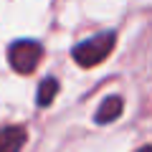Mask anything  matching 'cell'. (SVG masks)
I'll list each match as a JSON object with an SVG mask.
<instances>
[{"instance_id":"1","label":"cell","mask_w":152,"mask_h":152,"mask_svg":"<svg viewBox=\"0 0 152 152\" xmlns=\"http://www.w3.org/2000/svg\"><path fill=\"white\" fill-rule=\"evenodd\" d=\"M114 41H117V36H114L112 31L96 33V36L81 41L79 46H74L71 56H74V61L81 66V69H91V66H99L109 53H112Z\"/></svg>"},{"instance_id":"5","label":"cell","mask_w":152,"mask_h":152,"mask_svg":"<svg viewBox=\"0 0 152 152\" xmlns=\"http://www.w3.org/2000/svg\"><path fill=\"white\" fill-rule=\"evenodd\" d=\"M56 94H58V81H56V79H43L41 86H38V96H36L38 99V107L46 109L56 99Z\"/></svg>"},{"instance_id":"2","label":"cell","mask_w":152,"mask_h":152,"mask_svg":"<svg viewBox=\"0 0 152 152\" xmlns=\"http://www.w3.org/2000/svg\"><path fill=\"white\" fill-rule=\"evenodd\" d=\"M41 56H43V46L38 43V41L23 38V41H15V43L8 48V64H10V69L18 71V74H31L38 66Z\"/></svg>"},{"instance_id":"4","label":"cell","mask_w":152,"mask_h":152,"mask_svg":"<svg viewBox=\"0 0 152 152\" xmlns=\"http://www.w3.org/2000/svg\"><path fill=\"white\" fill-rule=\"evenodd\" d=\"M122 109H124V99L122 96H107L102 104H99L94 119H96V124H112L114 119L122 117Z\"/></svg>"},{"instance_id":"6","label":"cell","mask_w":152,"mask_h":152,"mask_svg":"<svg viewBox=\"0 0 152 152\" xmlns=\"http://www.w3.org/2000/svg\"><path fill=\"white\" fill-rule=\"evenodd\" d=\"M137 152H152V147H150V145H142V147H140Z\"/></svg>"},{"instance_id":"3","label":"cell","mask_w":152,"mask_h":152,"mask_svg":"<svg viewBox=\"0 0 152 152\" xmlns=\"http://www.w3.org/2000/svg\"><path fill=\"white\" fill-rule=\"evenodd\" d=\"M28 140V132L23 127H3L0 129V152H20Z\"/></svg>"}]
</instances>
